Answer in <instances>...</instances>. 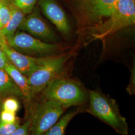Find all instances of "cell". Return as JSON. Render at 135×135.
<instances>
[{
	"label": "cell",
	"mask_w": 135,
	"mask_h": 135,
	"mask_svg": "<svg viewBox=\"0 0 135 135\" xmlns=\"http://www.w3.org/2000/svg\"><path fill=\"white\" fill-rule=\"evenodd\" d=\"M20 125L19 119L13 124H5L0 122V135H10Z\"/></svg>",
	"instance_id": "obj_18"
},
{
	"label": "cell",
	"mask_w": 135,
	"mask_h": 135,
	"mask_svg": "<svg viewBox=\"0 0 135 135\" xmlns=\"http://www.w3.org/2000/svg\"><path fill=\"white\" fill-rule=\"evenodd\" d=\"M42 98L55 102L68 109L79 106L87 101V93L78 82L60 77L49 84L42 92Z\"/></svg>",
	"instance_id": "obj_2"
},
{
	"label": "cell",
	"mask_w": 135,
	"mask_h": 135,
	"mask_svg": "<svg viewBox=\"0 0 135 135\" xmlns=\"http://www.w3.org/2000/svg\"><path fill=\"white\" fill-rule=\"evenodd\" d=\"M90 105L87 112L110 126L122 135L128 134L126 119L121 115L116 101L97 91L89 92Z\"/></svg>",
	"instance_id": "obj_1"
},
{
	"label": "cell",
	"mask_w": 135,
	"mask_h": 135,
	"mask_svg": "<svg viewBox=\"0 0 135 135\" xmlns=\"http://www.w3.org/2000/svg\"><path fill=\"white\" fill-rule=\"evenodd\" d=\"M39 0H13L12 4L25 15L31 13Z\"/></svg>",
	"instance_id": "obj_15"
},
{
	"label": "cell",
	"mask_w": 135,
	"mask_h": 135,
	"mask_svg": "<svg viewBox=\"0 0 135 135\" xmlns=\"http://www.w3.org/2000/svg\"><path fill=\"white\" fill-rule=\"evenodd\" d=\"M10 62L4 51L0 49V69L4 70L6 65Z\"/></svg>",
	"instance_id": "obj_21"
},
{
	"label": "cell",
	"mask_w": 135,
	"mask_h": 135,
	"mask_svg": "<svg viewBox=\"0 0 135 135\" xmlns=\"http://www.w3.org/2000/svg\"><path fill=\"white\" fill-rule=\"evenodd\" d=\"M18 120L16 113L2 110L0 112V122L5 124H13Z\"/></svg>",
	"instance_id": "obj_19"
},
{
	"label": "cell",
	"mask_w": 135,
	"mask_h": 135,
	"mask_svg": "<svg viewBox=\"0 0 135 135\" xmlns=\"http://www.w3.org/2000/svg\"><path fill=\"white\" fill-rule=\"evenodd\" d=\"M11 11V18L7 25L0 29V35L7 41L12 37L24 19L25 14L12 3H7Z\"/></svg>",
	"instance_id": "obj_12"
},
{
	"label": "cell",
	"mask_w": 135,
	"mask_h": 135,
	"mask_svg": "<svg viewBox=\"0 0 135 135\" xmlns=\"http://www.w3.org/2000/svg\"><path fill=\"white\" fill-rule=\"evenodd\" d=\"M69 55L46 57L44 61L27 78L34 97L43 91L55 79L61 77L64 65Z\"/></svg>",
	"instance_id": "obj_5"
},
{
	"label": "cell",
	"mask_w": 135,
	"mask_h": 135,
	"mask_svg": "<svg viewBox=\"0 0 135 135\" xmlns=\"http://www.w3.org/2000/svg\"><path fill=\"white\" fill-rule=\"evenodd\" d=\"M9 97H15L23 100L19 88L4 70L0 69V99L2 101Z\"/></svg>",
	"instance_id": "obj_13"
},
{
	"label": "cell",
	"mask_w": 135,
	"mask_h": 135,
	"mask_svg": "<svg viewBox=\"0 0 135 135\" xmlns=\"http://www.w3.org/2000/svg\"><path fill=\"white\" fill-rule=\"evenodd\" d=\"M31 120L28 119L24 123L19 126L14 132L10 135H30V128Z\"/></svg>",
	"instance_id": "obj_20"
},
{
	"label": "cell",
	"mask_w": 135,
	"mask_h": 135,
	"mask_svg": "<svg viewBox=\"0 0 135 135\" xmlns=\"http://www.w3.org/2000/svg\"><path fill=\"white\" fill-rule=\"evenodd\" d=\"M5 40V39L2 36H1V35H0V49L1 48L2 45Z\"/></svg>",
	"instance_id": "obj_22"
},
{
	"label": "cell",
	"mask_w": 135,
	"mask_h": 135,
	"mask_svg": "<svg viewBox=\"0 0 135 135\" xmlns=\"http://www.w3.org/2000/svg\"><path fill=\"white\" fill-rule=\"evenodd\" d=\"M83 111L81 108H78L67 114L59 119L54 125L43 135H65L66 129L68 124L77 114Z\"/></svg>",
	"instance_id": "obj_14"
},
{
	"label": "cell",
	"mask_w": 135,
	"mask_h": 135,
	"mask_svg": "<svg viewBox=\"0 0 135 135\" xmlns=\"http://www.w3.org/2000/svg\"><path fill=\"white\" fill-rule=\"evenodd\" d=\"M2 1H5V0H2ZM5 2H6V1H5Z\"/></svg>",
	"instance_id": "obj_25"
},
{
	"label": "cell",
	"mask_w": 135,
	"mask_h": 135,
	"mask_svg": "<svg viewBox=\"0 0 135 135\" xmlns=\"http://www.w3.org/2000/svg\"><path fill=\"white\" fill-rule=\"evenodd\" d=\"M5 1L7 2H12L13 0H5Z\"/></svg>",
	"instance_id": "obj_24"
},
{
	"label": "cell",
	"mask_w": 135,
	"mask_h": 135,
	"mask_svg": "<svg viewBox=\"0 0 135 135\" xmlns=\"http://www.w3.org/2000/svg\"><path fill=\"white\" fill-rule=\"evenodd\" d=\"M135 23V0H118L114 13L90 34L94 40L102 39Z\"/></svg>",
	"instance_id": "obj_4"
},
{
	"label": "cell",
	"mask_w": 135,
	"mask_h": 135,
	"mask_svg": "<svg viewBox=\"0 0 135 135\" xmlns=\"http://www.w3.org/2000/svg\"><path fill=\"white\" fill-rule=\"evenodd\" d=\"M42 13L64 35H68L71 27L64 11L56 0H39Z\"/></svg>",
	"instance_id": "obj_10"
},
{
	"label": "cell",
	"mask_w": 135,
	"mask_h": 135,
	"mask_svg": "<svg viewBox=\"0 0 135 135\" xmlns=\"http://www.w3.org/2000/svg\"><path fill=\"white\" fill-rule=\"evenodd\" d=\"M2 100H1V99H0V109H1V107H2Z\"/></svg>",
	"instance_id": "obj_23"
},
{
	"label": "cell",
	"mask_w": 135,
	"mask_h": 135,
	"mask_svg": "<svg viewBox=\"0 0 135 135\" xmlns=\"http://www.w3.org/2000/svg\"><path fill=\"white\" fill-rule=\"evenodd\" d=\"M6 41L17 52L34 57L54 56L59 50L58 45L44 42L22 31L16 32Z\"/></svg>",
	"instance_id": "obj_7"
},
{
	"label": "cell",
	"mask_w": 135,
	"mask_h": 135,
	"mask_svg": "<svg viewBox=\"0 0 135 135\" xmlns=\"http://www.w3.org/2000/svg\"><path fill=\"white\" fill-rule=\"evenodd\" d=\"M11 16V11L7 3L0 0V29L5 27L9 22Z\"/></svg>",
	"instance_id": "obj_17"
},
{
	"label": "cell",
	"mask_w": 135,
	"mask_h": 135,
	"mask_svg": "<svg viewBox=\"0 0 135 135\" xmlns=\"http://www.w3.org/2000/svg\"><path fill=\"white\" fill-rule=\"evenodd\" d=\"M4 70L9 75L16 85L19 88L22 93L23 100L26 103L27 108L31 110V106L33 104L35 97L31 91L27 78L23 75L10 62L6 65Z\"/></svg>",
	"instance_id": "obj_11"
},
{
	"label": "cell",
	"mask_w": 135,
	"mask_h": 135,
	"mask_svg": "<svg viewBox=\"0 0 135 135\" xmlns=\"http://www.w3.org/2000/svg\"><path fill=\"white\" fill-rule=\"evenodd\" d=\"M2 110L16 113L20 109L19 101L15 97H9L5 98L2 103Z\"/></svg>",
	"instance_id": "obj_16"
},
{
	"label": "cell",
	"mask_w": 135,
	"mask_h": 135,
	"mask_svg": "<svg viewBox=\"0 0 135 135\" xmlns=\"http://www.w3.org/2000/svg\"><path fill=\"white\" fill-rule=\"evenodd\" d=\"M1 49L6 55L10 63L27 78L46 57H34L19 53L11 47L6 40L2 44Z\"/></svg>",
	"instance_id": "obj_9"
},
{
	"label": "cell",
	"mask_w": 135,
	"mask_h": 135,
	"mask_svg": "<svg viewBox=\"0 0 135 135\" xmlns=\"http://www.w3.org/2000/svg\"><path fill=\"white\" fill-rule=\"evenodd\" d=\"M67 109L55 102L42 99L31 113L30 135H43L59 120Z\"/></svg>",
	"instance_id": "obj_6"
},
{
	"label": "cell",
	"mask_w": 135,
	"mask_h": 135,
	"mask_svg": "<svg viewBox=\"0 0 135 135\" xmlns=\"http://www.w3.org/2000/svg\"><path fill=\"white\" fill-rule=\"evenodd\" d=\"M118 0H73L80 23L92 32L114 13Z\"/></svg>",
	"instance_id": "obj_3"
},
{
	"label": "cell",
	"mask_w": 135,
	"mask_h": 135,
	"mask_svg": "<svg viewBox=\"0 0 135 135\" xmlns=\"http://www.w3.org/2000/svg\"><path fill=\"white\" fill-rule=\"evenodd\" d=\"M34 10V12L25 17L18 29L45 42H56L58 40L57 35L41 16L38 9Z\"/></svg>",
	"instance_id": "obj_8"
}]
</instances>
